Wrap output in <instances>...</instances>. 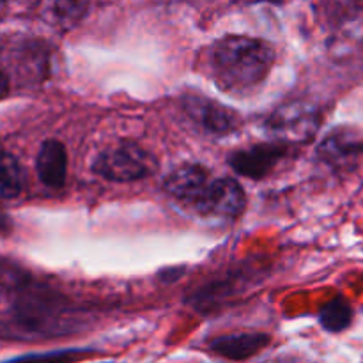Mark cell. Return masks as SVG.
I'll use <instances>...</instances> for the list:
<instances>
[{
    "label": "cell",
    "mask_w": 363,
    "mask_h": 363,
    "mask_svg": "<svg viewBox=\"0 0 363 363\" xmlns=\"http://www.w3.org/2000/svg\"><path fill=\"white\" fill-rule=\"evenodd\" d=\"M69 300L45 284L32 280L13 296L9 312L0 319V337L13 340H41L73 333L80 325Z\"/></svg>",
    "instance_id": "6da1fadb"
},
{
    "label": "cell",
    "mask_w": 363,
    "mask_h": 363,
    "mask_svg": "<svg viewBox=\"0 0 363 363\" xmlns=\"http://www.w3.org/2000/svg\"><path fill=\"white\" fill-rule=\"evenodd\" d=\"M275 52L262 39L227 35L209 48V77L222 91L247 94L269 74Z\"/></svg>",
    "instance_id": "7a4b0ae2"
},
{
    "label": "cell",
    "mask_w": 363,
    "mask_h": 363,
    "mask_svg": "<svg viewBox=\"0 0 363 363\" xmlns=\"http://www.w3.org/2000/svg\"><path fill=\"white\" fill-rule=\"evenodd\" d=\"M92 170L106 181L131 183L151 176L156 170V158L135 142H119L99 152Z\"/></svg>",
    "instance_id": "3957f363"
},
{
    "label": "cell",
    "mask_w": 363,
    "mask_h": 363,
    "mask_svg": "<svg viewBox=\"0 0 363 363\" xmlns=\"http://www.w3.org/2000/svg\"><path fill=\"white\" fill-rule=\"evenodd\" d=\"M318 112L303 103H291L277 110L268 121L272 133L280 138V142L307 140L318 130Z\"/></svg>",
    "instance_id": "277c9868"
},
{
    "label": "cell",
    "mask_w": 363,
    "mask_h": 363,
    "mask_svg": "<svg viewBox=\"0 0 363 363\" xmlns=\"http://www.w3.org/2000/svg\"><path fill=\"white\" fill-rule=\"evenodd\" d=\"M247 204L243 188L230 177H215L195 211L215 218H236Z\"/></svg>",
    "instance_id": "5b68a950"
},
{
    "label": "cell",
    "mask_w": 363,
    "mask_h": 363,
    "mask_svg": "<svg viewBox=\"0 0 363 363\" xmlns=\"http://www.w3.org/2000/svg\"><path fill=\"white\" fill-rule=\"evenodd\" d=\"M213 179L215 176L206 167L197 165V163H186L167 177L165 190L169 191L170 197L195 209L208 188L211 186Z\"/></svg>",
    "instance_id": "8992f818"
},
{
    "label": "cell",
    "mask_w": 363,
    "mask_h": 363,
    "mask_svg": "<svg viewBox=\"0 0 363 363\" xmlns=\"http://www.w3.org/2000/svg\"><path fill=\"white\" fill-rule=\"evenodd\" d=\"M287 149L279 142H266V144L252 145V147L236 151L230 156L229 163L238 174L252 177V179H261L268 176L277 163L286 156Z\"/></svg>",
    "instance_id": "52a82bcc"
},
{
    "label": "cell",
    "mask_w": 363,
    "mask_h": 363,
    "mask_svg": "<svg viewBox=\"0 0 363 363\" xmlns=\"http://www.w3.org/2000/svg\"><path fill=\"white\" fill-rule=\"evenodd\" d=\"M184 112L211 135H227L238 128V117L233 110L202 96L184 98Z\"/></svg>",
    "instance_id": "ba28073f"
},
{
    "label": "cell",
    "mask_w": 363,
    "mask_h": 363,
    "mask_svg": "<svg viewBox=\"0 0 363 363\" xmlns=\"http://www.w3.org/2000/svg\"><path fill=\"white\" fill-rule=\"evenodd\" d=\"M269 344V335L257 332L229 333V335L216 337L209 342V350L229 360H247L254 354L261 353Z\"/></svg>",
    "instance_id": "9c48e42d"
},
{
    "label": "cell",
    "mask_w": 363,
    "mask_h": 363,
    "mask_svg": "<svg viewBox=\"0 0 363 363\" xmlns=\"http://www.w3.org/2000/svg\"><path fill=\"white\" fill-rule=\"evenodd\" d=\"M39 179L48 188H62L67 177V151L55 138L43 142L35 160Z\"/></svg>",
    "instance_id": "30bf717a"
},
{
    "label": "cell",
    "mask_w": 363,
    "mask_h": 363,
    "mask_svg": "<svg viewBox=\"0 0 363 363\" xmlns=\"http://www.w3.org/2000/svg\"><path fill=\"white\" fill-rule=\"evenodd\" d=\"M363 142L358 140L353 131L347 130H335L323 140L319 147V155L325 162L340 165L347 160L354 158L358 152H362Z\"/></svg>",
    "instance_id": "8fae6325"
},
{
    "label": "cell",
    "mask_w": 363,
    "mask_h": 363,
    "mask_svg": "<svg viewBox=\"0 0 363 363\" xmlns=\"http://www.w3.org/2000/svg\"><path fill=\"white\" fill-rule=\"evenodd\" d=\"M23 169L16 156L0 147V201L16 199L23 190Z\"/></svg>",
    "instance_id": "7c38bea8"
},
{
    "label": "cell",
    "mask_w": 363,
    "mask_h": 363,
    "mask_svg": "<svg viewBox=\"0 0 363 363\" xmlns=\"http://www.w3.org/2000/svg\"><path fill=\"white\" fill-rule=\"evenodd\" d=\"M353 321V308L344 298H333L319 312V323L326 332H342Z\"/></svg>",
    "instance_id": "4fadbf2b"
},
{
    "label": "cell",
    "mask_w": 363,
    "mask_h": 363,
    "mask_svg": "<svg viewBox=\"0 0 363 363\" xmlns=\"http://www.w3.org/2000/svg\"><path fill=\"white\" fill-rule=\"evenodd\" d=\"M32 275L25 268H21L16 261L7 257H0V291L14 296L25 286L32 282Z\"/></svg>",
    "instance_id": "5bb4252c"
},
{
    "label": "cell",
    "mask_w": 363,
    "mask_h": 363,
    "mask_svg": "<svg viewBox=\"0 0 363 363\" xmlns=\"http://www.w3.org/2000/svg\"><path fill=\"white\" fill-rule=\"evenodd\" d=\"M53 16L59 23L62 25H73L74 21L80 20L84 16L87 4L80 2H57L52 6Z\"/></svg>",
    "instance_id": "9a60e30c"
},
{
    "label": "cell",
    "mask_w": 363,
    "mask_h": 363,
    "mask_svg": "<svg viewBox=\"0 0 363 363\" xmlns=\"http://www.w3.org/2000/svg\"><path fill=\"white\" fill-rule=\"evenodd\" d=\"M78 351H60V353H46V354H32V357L18 358V360L7 363H62L77 358Z\"/></svg>",
    "instance_id": "2e32d148"
},
{
    "label": "cell",
    "mask_w": 363,
    "mask_h": 363,
    "mask_svg": "<svg viewBox=\"0 0 363 363\" xmlns=\"http://www.w3.org/2000/svg\"><path fill=\"white\" fill-rule=\"evenodd\" d=\"M11 233V220L6 213L0 209V234H9Z\"/></svg>",
    "instance_id": "e0dca14e"
},
{
    "label": "cell",
    "mask_w": 363,
    "mask_h": 363,
    "mask_svg": "<svg viewBox=\"0 0 363 363\" xmlns=\"http://www.w3.org/2000/svg\"><path fill=\"white\" fill-rule=\"evenodd\" d=\"M7 91H9V80H7L6 74L0 71V98H4V96L7 94Z\"/></svg>",
    "instance_id": "ac0fdd59"
},
{
    "label": "cell",
    "mask_w": 363,
    "mask_h": 363,
    "mask_svg": "<svg viewBox=\"0 0 363 363\" xmlns=\"http://www.w3.org/2000/svg\"><path fill=\"white\" fill-rule=\"evenodd\" d=\"M264 363H301L300 360H294V358H275V360H269Z\"/></svg>",
    "instance_id": "d6986e66"
},
{
    "label": "cell",
    "mask_w": 363,
    "mask_h": 363,
    "mask_svg": "<svg viewBox=\"0 0 363 363\" xmlns=\"http://www.w3.org/2000/svg\"><path fill=\"white\" fill-rule=\"evenodd\" d=\"M4 9H6V6H4V4L0 2V14H2V11H4Z\"/></svg>",
    "instance_id": "ffe728a7"
},
{
    "label": "cell",
    "mask_w": 363,
    "mask_h": 363,
    "mask_svg": "<svg viewBox=\"0 0 363 363\" xmlns=\"http://www.w3.org/2000/svg\"><path fill=\"white\" fill-rule=\"evenodd\" d=\"M362 152H363V149H362Z\"/></svg>",
    "instance_id": "44dd1931"
}]
</instances>
